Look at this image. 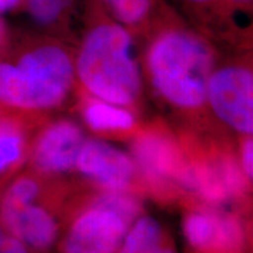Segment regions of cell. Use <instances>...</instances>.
<instances>
[{"instance_id":"obj_1","label":"cell","mask_w":253,"mask_h":253,"mask_svg":"<svg viewBox=\"0 0 253 253\" xmlns=\"http://www.w3.org/2000/svg\"><path fill=\"white\" fill-rule=\"evenodd\" d=\"M143 36L142 73L155 99L179 119V128L210 125L207 89L217 46L164 5Z\"/></svg>"},{"instance_id":"obj_2","label":"cell","mask_w":253,"mask_h":253,"mask_svg":"<svg viewBox=\"0 0 253 253\" xmlns=\"http://www.w3.org/2000/svg\"><path fill=\"white\" fill-rule=\"evenodd\" d=\"M74 49L38 38L0 54V112L42 122L75 96Z\"/></svg>"},{"instance_id":"obj_3","label":"cell","mask_w":253,"mask_h":253,"mask_svg":"<svg viewBox=\"0 0 253 253\" xmlns=\"http://www.w3.org/2000/svg\"><path fill=\"white\" fill-rule=\"evenodd\" d=\"M86 28L74 49L77 90L140 113L144 80L135 36L90 1Z\"/></svg>"},{"instance_id":"obj_4","label":"cell","mask_w":253,"mask_h":253,"mask_svg":"<svg viewBox=\"0 0 253 253\" xmlns=\"http://www.w3.org/2000/svg\"><path fill=\"white\" fill-rule=\"evenodd\" d=\"M78 188L21 170L0 191V226L31 253H48L60 238Z\"/></svg>"},{"instance_id":"obj_5","label":"cell","mask_w":253,"mask_h":253,"mask_svg":"<svg viewBox=\"0 0 253 253\" xmlns=\"http://www.w3.org/2000/svg\"><path fill=\"white\" fill-rule=\"evenodd\" d=\"M143 196L80 186L69 202L59 253H116L143 212Z\"/></svg>"},{"instance_id":"obj_6","label":"cell","mask_w":253,"mask_h":253,"mask_svg":"<svg viewBox=\"0 0 253 253\" xmlns=\"http://www.w3.org/2000/svg\"><path fill=\"white\" fill-rule=\"evenodd\" d=\"M143 197L162 205L190 201L189 164L178 132L166 120L142 123L129 140Z\"/></svg>"},{"instance_id":"obj_7","label":"cell","mask_w":253,"mask_h":253,"mask_svg":"<svg viewBox=\"0 0 253 253\" xmlns=\"http://www.w3.org/2000/svg\"><path fill=\"white\" fill-rule=\"evenodd\" d=\"M209 121L237 140L253 132V73L248 53L218 61L208 82Z\"/></svg>"},{"instance_id":"obj_8","label":"cell","mask_w":253,"mask_h":253,"mask_svg":"<svg viewBox=\"0 0 253 253\" xmlns=\"http://www.w3.org/2000/svg\"><path fill=\"white\" fill-rule=\"evenodd\" d=\"M84 129L74 119L52 116L38 126L32 138L26 169L62 184L72 181L75 162L86 140Z\"/></svg>"},{"instance_id":"obj_9","label":"cell","mask_w":253,"mask_h":253,"mask_svg":"<svg viewBox=\"0 0 253 253\" xmlns=\"http://www.w3.org/2000/svg\"><path fill=\"white\" fill-rule=\"evenodd\" d=\"M182 230L195 253H244L248 245V225L243 213L188 202Z\"/></svg>"},{"instance_id":"obj_10","label":"cell","mask_w":253,"mask_h":253,"mask_svg":"<svg viewBox=\"0 0 253 253\" xmlns=\"http://www.w3.org/2000/svg\"><path fill=\"white\" fill-rule=\"evenodd\" d=\"M188 23L214 46L248 49L252 39L253 0H179Z\"/></svg>"},{"instance_id":"obj_11","label":"cell","mask_w":253,"mask_h":253,"mask_svg":"<svg viewBox=\"0 0 253 253\" xmlns=\"http://www.w3.org/2000/svg\"><path fill=\"white\" fill-rule=\"evenodd\" d=\"M75 173L86 181L87 188L142 195L132 157L101 138L84 140L75 162Z\"/></svg>"},{"instance_id":"obj_12","label":"cell","mask_w":253,"mask_h":253,"mask_svg":"<svg viewBox=\"0 0 253 253\" xmlns=\"http://www.w3.org/2000/svg\"><path fill=\"white\" fill-rule=\"evenodd\" d=\"M75 108L81 123L96 138L129 141L141 126L138 113L107 102L80 90L75 91Z\"/></svg>"},{"instance_id":"obj_13","label":"cell","mask_w":253,"mask_h":253,"mask_svg":"<svg viewBox=\"0 0 253 253\" xmlns=\"http://www.w3.org/2000/svg\"><path fill=\"white\" fill-rule=\"evenodd\" d=\"M42 122L0 112V191L26 166L34 131Z\"/></svg>"},{"instance_id":"obj_14","label":"cell","mask_w":253,"mask_h":253,"mask_svg":"<svg viewBox=\"0 0 253 253\" xmlns=\"http://www.w3.org/2000/svg\"><path fill=\"white\" fill-rule=\"evenodd\" d=\"M116 253H176V249L160 221L141 214L126 231Z\"/></svg>"},{"instance_id":"obj_15","label":"cell","mask_w":253,"mask_h":253,"mask_svg":"<svg viewBox=\"0 0 253 253\" xmlns=\"http://www.w3.org/2000/svg\"><path fill=\"white\" fill-rule=\"evenodd\" d=\"M97 2L113 20L135 37L143 36L163 5L158 0H97Z\"/></svg>"},{"instance_id":"obj_16","label":"cell","mask_w":253,"mask_h":253,"mask_svg":"<svg viewBox=\"0 0 253 253\" xmlns=\"http://www.w3.org/2000/svg\"><path fill=\"white\" fill-rule=\"evenodd\" d=\"M31 18L40 27L55 33L67 30L81 0H25Z\"/></svg>"},{"instance_id":"obj_17","label":"cell","mask_w":253,"mask_h":253,"mask_svg":"<svg viewBox=\"0 0 253 253\" xmlns=\"http://www.w3.org/2000/svg\"><path fill=\"white\" fill-rule=\"evenodd\" d=\"M237 144V157H238L240 168L250 183L253 179V141L252 136L239 137Z\"/></svg>"},{"instance_id":"obj_18","label":"cell","mask_w":253,"mask_h":253,"mask_svg":"<svg viewBox=\"0 0 253 253\" xmlns=\"http://www.w3.org/2000/svg\"><path fill=\"white\" fill-rule=\"evenodd\" d=\"M0 253H31L20 240L0 226Z\"/></svg>"},{"instance_id":"obj_19","label":"cell","mask_w":253,"mask_h":253,"mask_svg":"<svg viewBox=\"0 0 253 253\" xmlns=\"http://www.w3.org/2000/svg\"><path fill=\"white\" fill-rule=\"evenodd\" d=\"M21 0H0V13L11 11L20 4Z\"/></svg>"},{"instance_id":"obj_20","label":"cell","mask_w":253,"mask_h":253,"mask_svg":"<svg viewBox=\"0 0 253 253\" xmlns=\"http://www.w3.org/2000/svg\"><path fill=\"white\" fill-rule=\"evenodd\" d=\"M7 48V32L4 23L0 20V54Z\"/></svg>"}]
</instances>
